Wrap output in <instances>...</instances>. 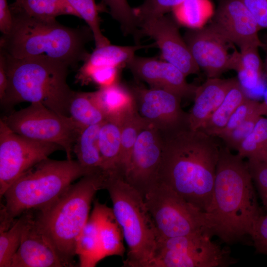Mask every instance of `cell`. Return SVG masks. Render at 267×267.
<instances>
[{
	"instance_id": "cell-15",
	"label": "cell",
	"mask_w": 267,
	"mask_h": 267,
	"mask_svg": "<svg viewBox=\"0 0 267 267\" xmlns=\"http://www.w3.org/2000/svg\"><path fill=\"white\" fill-rule=\"evenodd\" d=\"M139 27L141 36L154 40L164 61L177 67L186 77L199 72L200 68L173 18L164 15L140 21Z\"/></svg>"
},
{
	"instance_id": "cell-14",
	"label": "cell",
	"mask_w": 267,
	"mask_h": 267,
	"mask_svg": "<svg viewBox=\"0 0 267 267\" xmlns=\"http://www.w3.org/2000/svg\"><path fill=\"white\" fill-rule=\"evenodd\" d=\"M209 25L240 50L265 46L258 35L261 29L242 0H222Z\"/></svg>"
},
{
	"instance_id": "cell-13",
	"label": "cell",
	"mask_w": 267,
	"mask_h": 267,
	"mask_svg": "<svg viewBox=\"0 0 267 267\" xmlns=\"http://www.w3.org/2000/svg\"><path fill=\"white\" fill-rule=\"evenodd\" d=\"M162 149L160 132L148 122L137 137L124 177L143 197L158 183Z\"/></svg>"
},
{
	"instance_id": "cell-37",
	"label": "cell",
	"mask_w": 267,
	"mask_h": 267,
	"mask_svg": "<svg viewBox=\"0 0 267 267\" xmlns=\"http://www.w3.org/2000/svg\"><path fill=\"white\" fill-rule=\"evenodd\" d=\"M184 0H144L139 6L134 8L139 22L158 17L180 4Z\"/></svg>"
},
{
	"instance_id": "cell-30",
	"label": "cell",
	"mask_w": 267,
	"mask_h": 267,
	"mask_svg": "<svg viewBox=\"0 0 267 267\" xmlns=\"http://www.w3.org/2000/svg\"><path fill=\"white\" fill-rule=\"evenodd\" d=\"M69 114L85 128L100 124L107 119L94 102L90 92L75 91L70 103Z\"/></svg>"
},
{
	"instance_id": "cell-11",
	"label": "cell",
	"mask_w": 267,
	"mask_h": 267,
	"mask_svg": "<svg viewBox=\"0 0 267 267\" xmlns=\"http://www.w3.org/2000/svg\"><path fill=\"white\" fill-rule=\"evenodd\" d=\"M58 145L27 138L0 119V197L20 176L58 150Z\"/></svg>"
},
{
	"instance_id": "cell-42",
	"label": "cell",
	"mask_w": 267,
	"mask_h": 267,
	"mask_svg": "<svg viewBox=\"0 0 267 267\" xmlns=\"http://www.w3.org/2000/svg\"><path fill=\"white\" fill-rule=\"evenodd\" d=\"M12 22V15L7 0H0V31L2 35L9 32Z\"/></svg>"
},
{
	"instance_id": "cell-6",
	"label": "cell",
	"mask_w": 267,
	"mask_h": 267,
	"mask_svg": "<svg viewBox=\"0 0 267 267\" xmlns=\"http://www.w3.org/2000/svg\"><path fill=\"white\" fill-rule=\"evenodd\" d=\"M90 175L77 160L47 158L20 176L6 189L0 219L8 223L32 210H42L63 194L75 180Z\"/></svg>"
},
{
	"instance_id": "cell-8",
	"label": "cell",
	"mask_w": 267,
	"mask_h": 267,
	"mask_svg": "<svg viewBox=\"0 0 267 267\" xmlns=\"http://www.w3.org/2000/svg\"><path fill=\"white\" fill-rule=\"evenodd\" d=\"M144 199L159 241L201 232L211 234L207 213L165 184L158 182L146 193Z\"/></svg>"
},
{
	"instance_id": "cell-41",
	"label": "cell",
	"mask_w": 267,
	"mask_h": 267,
	"mask_svg": "<svg viewBox=\"0 0 267 267\" xmlns=\"http://www.w3.org/2000/svg\"><path fill=\"white\" fill-rule=\"evenodd\" d=\"M261 29H267V0H242Z\"/></svg>"
},
{
	"instance_id": "cell-36",
	"label": "cell",
	"mask_w": 267,
	"mask_h": 267,
	"mask_svg": "<svg viewBox=\"0 0 267 267\" xmlns=\"http://www.w3.org/2000/svg\"><path fill=\"white\" fill-rule=\"evenodd\" d=\"M259 113L264 115L262 103L249 97L236 109L218 137L222 138L250 117Z\"/></svg>"
},
{
	"instance_id": "cell-32",
	"label": "cell",
	"mask_w": 267,
	"mask_h": 267,
	"mask_svg": "<svg viewBox=\"0 0 267 267\" xmlns=\"http://www.w3.org/2000/svg\"><path fill=\"white\" fill-rule=\"evenodd\" d=\"M237 154L248 160L267 161V117L262 116L251 134L243 141Z\"/></svg>"
},
{
	"instance_id": "cell-16",
	"label": "cell",
	"mask_w": 267,
	"mask_h": 267,
	"mask_svg": "<svg viewBox=\"0 0 267 267\" xmlns=\"http://www.w3.org/2000/svg\"><path fill=\"white\" fill-rule=\"evenodd\" d=\"M183 39L196 64L208 78H219L223 72L231 70V53L228 44L209 25L191 28Z\"/></svg>"
},
{
	"instance_id": "cell-1",
	"label": "cell",
	"mask_w": 267,
	"mask_h": 267,
	"mask_svg": "<svg viewBox=\"0 0 267 267\" xmlns=\"http://www.w3.org/2000/svg\"><path fill=\"white\" fill-rule=\"evenodd\" d=\"M161 135L158 182L206 213L213 199L221 146L214 136L190 128Z\"/></svg>"
},
{
	"instance_id": "cell-2",
	"label": "cell",
	"mask_w": 267,
	"mask_h": 267,
	"mask_svg": "<svg viewBox=\"0 0 267 267\" xmlns=\"http://www.w3.org/2000/svg\"><path fill=\"white\" fill-rule=\"evenodd\" d=\"M253 183L247 162L221 146L213 199L206 212L213 236L227 244L251 237L263 214Z\"/></svg>"
},
{
	"instance_id": "cell-23",
	"label": "cell",
	"mask_w": 267,
	"mask_h": 267,
	"mask_svg": "<svg viewBox=\"0 0 267 267\" xmlns=\"http://www.w3.org/2000/svg\"><path fill=\"white\" fill-rule=\"evenodd\" d=\"M99 145L102 169L107 175L119 174L121 152V126L119 120L107 119L100 126Z\"/></svg>"
},
{
	"instance_id": "cell-39",
	"label": "cell",
	"mask_w": 267,
	"mask_h": 267,
	"mask_svg": "<svg viewBox=\"0 0 267 267\" xmlns=\"http://www.w3.org/2000/svg\"><path fill=\"white\" fill-rule=\"evenodd\" d=\"M247 164L262 202L267 208V161L248 160Z\"/></svg>"
},
{
	"instance_id": "cell-33",
	"label": "cell",
	"mask_w": 267,
	"mask_h": 267,
	"mask_svg": "<svg viewBox=\"0 0 267 267\" xmlns=\"http://www.w3.org/2000/svg\"><path fill=\"white\" fill-rule=\"evenodd\" d=\"M66 0L77 13L79 18L83 19L88 24L92 33L96 47L110 44L100 29L98 9L95 0Z\"/></svg>"
},
{
	"instance_id": "cell-43",
	"label": "cell",
	"mask_w": 267,
	"mask_h": 267,
	"mask_svg": "<svg viewBox=\"0 0 267 267\" xmlns=\"http://www.w3.org/2000/svg\"><path fill=\"white\" fill-rule=\"evenodd\" d=\"M8 86V78L4 57L0 52V100L4 97Z\"/></svg>"
},
{
	"instance_id": "cell-28",
	"label": "cell",
	"mask_w": 267,
	"mask_h": 267,
	"mask_svg": "<svg viewBox=\"0 0 267 267\" xmlns=\"http://www.w3.org/2000/svg\"><path fill=\"white\" fill-rule=\"evenodd\" d=\"M147 46L136 44L120 46L111 44L96 47L84 61L85 67H114L121 68L126 65L135 55V52Z\"/></svg>"
},
{
	"instance_id": "cell-29",
	"label": "cell",
	"mask_w": 267,
	"mask_h": 267,
	"mask_svg": "<svg viewBox=\"0 0 267 267\" xmlns=\"http://www.w3.org/2000/svg\"><path fill=\"white\" fill-rule=\"evenodd\" d=\"M119 120L121 138L119 174L124 177L129 167L137 137L148 122L139 115L137 109L130 112Z\"/></svg>"
},
{
	"instance_id": "cell-12",
	"label": "cell",
	"mask_w": 267,
	"mask_h": 267,
	"mask_svg": "<svg viewBox=\"0 0 267 267\" xmlns=\"http://www.w3.org/2000/svg\"><path fill=\"white\" fill-rule=\"evenodd\" d=\"M139 115L162 134L189 128L181 98L169 91L136 85L130 88Z\"/></svg>"
},
{
	"instance_id": "cell-22",
	"label": "cell",
	"mask_w": 267,
	"mask_h": 267,
	"mask_svg": "<svg viewBox=\"0 0 267 267\" xmlns=\"http://www.w3.org/2000/svg\"><path fill=\"white\" fill-rule=\"evenodd\" d=\"M259 48L252 46L239 51L234 49L231 53V70L237 73V79L247 93L262 84V62Z\"/></svg>"
},
{
	"instance_id": "cell-10",
	"label": "cell",
	"mask_w": 267,
	"mask_h": 267,
	"mask_svg": "<svg viewBox=\"0 0 267 267\" xmlns=\"http://www.w3.org/2000/svg\"><path fill=\"white\" fill-rule=\"evenodd\" d=\"M209 232L158 241L150 267H228L238 262L227 248L212 241Z\"/></svg>"
},
{
	"instance_id": "cell-26",
	"label": "cell",
	"mask_w": 267,
	"mask_h": 267,
	"mask_svg": "<svg viewBox=\"0 0 267 267\" xmlns=\"http://www.w3.org/2000/svg\"><path fill=\"white\" fill-rule=\"evenodd\" d=\"M249 97L237 79L221 104L199 130L212 136H218L236 109Z\"/></svg>"
},
{
	"instance_id": "cell-17",
	"label": "cell",
	"mask_w": 267,
	"mask_h": 267,
	"mask_svg": "<svg viewBox=\"0 0 267 267\" xmlns=\"http://www.w3.org/2000/svg\"><path fill=\"white\" fill-rule=\"evenodd\" d=\"M127 65L137 80L150 88L169 91L181 99L194 96L198 86L188 83L184 74L170 63L135 55Z\"/></svg>"
},
{
	"instance_id": "cell-40",
	"label": "cell",
	"mask_w": 267,
	"mask_h": 267,
	"mask_svg": "<svg viewBox=\"0 0 267 267\" xmlns=\"http://www.w3.org/2000/svg\"><path fill=\"white\" fill-rule=\"evenodd\" d=\"M250 237L256 252L267 256V214L259 218Z\"/></svg>"
},
{
	"instance_id": "cell-34",
	"label": "cell",
	"mask_w": 267,
	"mask_h": 267,
	"mask_svg": "<svg viewBox=\"0 0 267 267\" xmlns=\"http://www.w3.org/2000/svg\"><path fill=\"white\" fill-rule=\"evenodd\" d=\"M102 0L109 7L112 17L120 23L124 33L137 39L139 36V21L128 0Z\"/></svg>"
},
{
	"instance_id": "cell-9",
	"label": "cell",
	"mask_w": 267,
	"mask_h": 267,
	"mask_svg": "<svg viewBox=\"0 0 267 267\" xmlns=\"http://www.w3.org/2000/svg\"><path fill=\"white\" fill-rule=\"evenodd\" d=\"M0 119L18 134L59 145L69 160L72 159L74 144L85 128L70 116L60 115L40 102L12 111Z\"/></svg>"
},
{
	"instance_id": "cell-35",
	"label": "cell",
	"mask_w": 267,
	"mask_h": 267,
	"mask_svg": "<svg viewBox=\"0 0 267 267\" xmlns=\"http://www.w3.org/2000/svg\"><path fill=\"white\" fill-rule=\"evenodd\" d=\"M173 10L178 21L191 28H197L203 19L204 1L184 0Z\"/></svg>"
},
{
	"instance_id": "cell-31",
	"label": "cell",
	"mask_w": 267,
	"mask_h": 267,
	"mask_svg": "<svg viewBox=\"0 0 267 267\" xmlns=\"http://www.w3.org/2000/svg\"><path fill=\"white\" fill-rule=\"evenodd\" d=\"M31 215V211L26 212L8 229L0 230V267H10Z\"/></svg>"
},
{
	"instance_id": "cell-44",
	"label": "cell",
	"mask_w": 267,
	"mask_h": 267,
	"mask_svg": "<svg viewBox=\"0 0 267 267\" xmlns=\"http://www.w3.org/2000/svg\"><path fill=\"white\" fill-rule=\"evenodd\" d=\"M265 65L267 70V55L265 59ZM262 106L264 111V115L267 117V89L264 95V101L262 102Z\"/></svg>"
},
{
	"instance_id": "cell-7",
	"label": "cell",
	"mask_w": 267,
	"mask_h": 267,
	"mask_svg": "<svg viewBox=\"0 0 267 267\" xmlns=\"http://www.w3.org/2000/svg\"><path fill=\"white\" fill-rule=\"evenodd\" d=\"M127 245L124 267H150L159 237L144 197L117 174L107 176L104 188Z\"/></svg>"
},
{
	"instance_id": "cell-18",
	"label": "cell",
	"mask_w": 267,
	"mask_h": 267,
	"mask_svg": "<svg viewBox=\"0 0 267 267\" xmlns=\"http://www.w3.org/2000/svg\"><path fill=\"white\" fill-rule=\"evenodd\" d=\"M62 267L64 265L44 235L37 227L31 215L24 230L20 245L10 267Z\"/></svg>"
},
{
	"instance_id": "cell-20",
	"label": "cell",
	"mask_w": 267,
	"mask_h": 267,
	"mask_svg": "<svg viewBox=\"0 0 267 267\" xmlns=\"http://www.w3.org/2000/svg\"><path fill=\"white\" fill-rule=\"evenodd\" d=\"M90 92L94 102L107 119L120 120L137 109L130 88L119 83Z\"/></svg>"
},
{
	"instance_id": "cell-24",
	"label": "cell",
	"mask_w": 267,
	"mask_h": 267,
	"mask_svg": "<svg viewBox=\"0 0 267 267\" xmlns=\"http://www.w3.org/2000/svg\"><path fill=\"white\" fill-rule=\"evenodd\" d=\"M101 124L85 127L79 135L73 148L77 161L89 174L104 173L99 145Z\"/></svg>"
},
{
	"instance_id": "cell-5",
	"label": "cell",
	"mask_w": 267,
	"mask_h": 267,
	"mask_svg": "<svg viewBox=\"0 0 267 267\" xmlns=\"http://www.w3.org/2000/svg\"><path fill=\"white\" fill-rule=\"evenodd\" d=\"M106 175H88L72 184L59 198L34 217L39 230L52 246L65 267L73 266L80 234L96 192L104 188Z\"/></svg>"
},
{
	"instance_id": "cell-3",
	"label": "cell",
	"mask_w": 267,
	"mask_h": 267,
	"mask_svg": "<svg viewBox=\"0 0 267 267\" xmlns=\"http://www.w3.org/2000/svg\"><path fill=\"white\" fill-rule=\"evenodd\" d=\"M9 32L2 35L0 50L15 58L46 56L73 68L89 53L85 48L92 33L89 28H71L53 20L12 15Z\"/></svg>"
},
{
	"instance_id": "cell-27",
	"label": "cell",
	"mask_w": 267,
	"mask_h": 267,
	"mask_svg": "<svg viewBox=\"0 0 267 267\" xmlns=\"http://www.w3.org/2000/svg\"><path fill=\"white\" fill-rule=\"evenodd\" d=\"M122 229L112 208L100 204L99 240L101 259L111 256L123 257L125 249Z\"/></svg>"
},
{
	"instance_id": "cell-21",
	"label": "cell",
	"mask_w": 267,
	"mask_h": 267,
	"mask_svg": "<svg viewBox=\"0 0 267 267\" xmlns=\"http://www.w3.org/2000/svg\"><path fill=\"white\" fill-rule=\"evenodd\" d=\"M100 203L95 200L93 209L77 241L76 254L81 267H94L101 260L99 240Z\"/></svg>"
},
{
	"instance_id": "cell-4",
	"label": "cell",
	"mask_w": 267,
	"mask_h": 267,
	"mask_svg": "<svg viewBox=\"0 0 267 267\" xmlns=\"http://www.w3.org/2000/svg\"><path fill=\"white\" fill-rule=\"evenodd\" d=\"M5 60L8 86L0 104L9 109L23 102H40L56 113L69 116L75 92L67 84L71 67L61 61L41 55L15 58L0 51Z\"/></svg>"
},
{
	"instance_id": "cell-19",
	"label": "cell",
	"mask_w": 267,
	"mask_h": 267,
	"mask_svg": "<svg viewBox=\"0 0 267 267\" xmlns=\"http://www.w3.org/2000/svg\"><path fill=\"white\" fill-rule=\"evenodd\" d=\"M237 81L236 78H208L198 86L194 102L188 113L189 128L199 130L212 113L221 104L227 93Z\"/></svg>"
},
{
	"instance_id": "cell-25",
	"label": "cell",
	"mask_w": 267,
	"mask_h": 267,
	"mask_svg": "<svg viewBox=\"0 0 267 267\" xmlns=\"http://www.w3.org/2000/svg\"><path fill=\"white\" fill-rule=\"evenodd\" d=\"M12 15H25L42 20H53L60 15L79 17L66 0H15L10 5Z\"/></svg>"
},
{
	"instance_id": "cell-38",
	"label": "cell",
	"mask_w": 267,
	"mask_h": 267,
	"mask_svg": "<svg viewBox=\"0 0 267 267\" xmlns=\"http://www.w3.org/2000/svg\"><path fill=\"white\" fill-rule=\"evenodd\" d=\"M263 116L257 113L245 121L227 135L221 139L230 150L237 151L243 141L251 134L259 119Z\"/></svg>"
}]
</instances>
